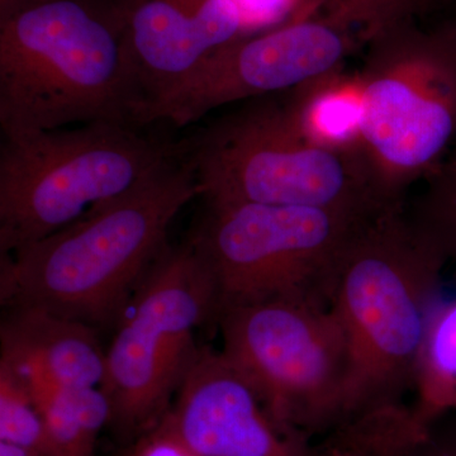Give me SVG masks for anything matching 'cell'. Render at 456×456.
<instances>
[{"instance_id": "9c48e42d", "label": "cell", "mask_w": 456, "mask_h": 456, "mask_svg": "<svg viewBox=\"0 0 456 456\" xmlns=\"http://www.w3.org/2000/svg\"><path fill=\"white\" fill-rule=\"evenodd\" d=\"M211 278L189 240L167 245L113 327L102 382L110 428L136 443L160 424L200 346L194 332L215 323Z\"/></svg>"}, {"instance_id": "44dd1931", "label": "cell", "mask_w": 456, "mask_h": 456, "mask_svg": "<svg viewBox=\"0 0 456 456\" xmlns=\"http://www.w3.org/2000/svg\"><path fill=\"white\" fill-rule=\"evenodd\" d=\"M128 456H197L191 449L171 434L164 426L158 425L134 443Z\"/></svg>"}, {"instance_id": "ba28073f", "label": "cell", "mask_w": 456, "mask_h": 456, "mask_svg": "<svg viewBox=\"0 0 456 456\" xmlns=\"http://www.w3.org/2000/svg\"><path fill=\"white\" fill-rule=\"evenodd\" d=\"M224 358L278 422L312 440L350 424L346 336L331 305L274 298L218 311Z\"/></svg>"}, {"instance_id": "3957f363", "label": "cell", "mask_w": 456, "mask_h": 456, "mask_svg": "<svg viewBox=\"0 0 456 456\" xmlns=\"http://www.w3.org/2000/svg\"><path fill=\"white\" fill-rule=\"evenodd\" d=\"M448 260L404 202L369 216L354 233L331 298L349 347L351 422L406 404Z\"/></svg>"}, {"instance_id": "5b68a950", "label": "cell", "mask_w": 456, "mask_h": 456, "mask_svg": "<svg viewBox=\"0 0 456 456\" xmlns=\"http://www.w3.org/2000/svg\"><path fill=\"white\" fill-rule=\"evenodd\" d=\"M139 128L93 123L3 136L0 255L53 235L182 159L180 143Z\"/></svg>"}, {"instance_id": "e0dca14e", "label": "cell", "mask_w": 456, "mask_h": 456, "mask_svg": "<svg viewBox=\"0 0 456 456\" xmlns=\"http://www.w3.org/2000/svg\"><path fill=\"white\" fill-rule=\"evenodd\" d=\"M0 441L50 456L49 441L25 377L0 359Z\"/></svg>"}, {"instance_id": "ac0fdd59", "label": "cell", "mask_w": 456, "mask_h": 456, "mask_svg": "<svg viewBox=\"0 0 456 456\" xmlns=\"http://www.w3.org/2000/svg\"><path fill=\"white\" fill-rule=\"evenodd\" d=\"M426 180L428 189L410 212L452 259L456 257V143Z\"/></svg>"}, {"instance_id": "8fae6325", "label": "cell", "mask_w": 456, "mask_h": 456, "mask_svg": "<svg viewBox=\"0 0 456 456\" xmlns=\"http://www.w3.org/2000/svg\"><path fill=\"white\" fill-rule=\"evenodd\" d=\"M197 456H312L314 440L278 422L221 351L200 346L160 424Z\"/></svg>"}, {"instance_id": "603a6c76", "label": "cell", "mask_w": 456, "mask_h": 456, "mask_svg": "<svg viewBox=\"0 0 456 456\" xmlns=\"http://www.w3.org/2000/svg\"><path fill=\"white\" fill-rule=\"evenodd\" d=\"M0 456H45L35 450L22 448L13 444L0 441Z\"/></svg>"}, {"instance_id": "277c9868", "label": "cell", "mask_w": 456, "mask_h": 456, "mask_svg": "<svg viewBox=\"0 0 456 456\" xmlns=\"http://www.w3.org/2000/svg\"><path fill=\"white\" fill-rule=\"evenodd\" d=\"M204 203L314 207L371 213L391 206L364 156L311 139L284 94L248 101L180 142Z\"/></svg>"}, {"instance_id": "7a4b0ae2", "label": "cell", "mask_w": 456, "mask_h": 456, "mask_svg": "<svg viewBox=\"0 0 456 456\" xmlns=\"http://www.w3.org/2000/svg\"><path fill=\"white\" fill-rule=\"evenodd\" d=\"M200 196L184 159L53 235L2 255L3 307H37L113 329L167 248L176 216Z\"/></svg>"}, {"instance_id": "4fadbf2b", "label": "cell", "mask_w": 456, "mask_h": 456, "mask_svg": "<svg viewBox=\"0 0 456 456\" xmlns=\"http://www.w3.org/2000/svg\"><path fill=\"white\" fill-rule=\"evenodd\" d=\"M5 310L0 325V359L56 386H102L106 350L99 340V330L37 307Z\"/></svg>"}, {"instance_id": "6da1fadb", "label": "cell", "mask_w": 456, "mask_h": 456, "mask_svg": "<svg viewBox=\"0 0 456 456\" xmlns=\"http://www.w3.org/2000/svg\"><path fill=\"white\" fill-rule=\"evenodd\" d=\"M142 104L117 0H14L0 11L3 136L139 127Z\"/></svg>"}, {"instance_id": "9a60e30c", "label": "cell", "mask_w": 456, "mask_h": 456, "mask_svg": "<svg viewBox=\"0 0 456 456\" xmlns=\"http://www.w3.org/2000/svg\"><path fill=\"white\" fill-rule=\"evenodd\" d=\"M283 94L288 110L311 139L362 152V99L356 75L349 77L340 69Z\"/></svg>"}, {"instance_id": "d4e9b609", "label": "cell", "mask_w": 456, "mask_h": 456, "mask_svg": "<svg viewBox=\"0 0 456 456\" xmlns=\"http://www.w3.org/2000/svg\"><path fill=\"white\" fill-rule=\"evenodd\" d=\"M13 2L14 0H0V11L9 7V5H11Z\"/></svg>"}, {"instance_id": "ffe728a7", "label": "cell", "mask_w": 456, "mask_h": 456, "mask_svg": "<svg viewBox=\"0 0 456 456\" xmlns=\"http://www.w3.org/2000/svg\"><path fill=\"white\" fill-rule=\"evenodd\" d=\"M244 18L246 36L277 27L292 17L305 0H232Z\"/></svg>"}, {"instance_id": "7c38bea8", "label": "cell", "mask_w": 456, "mask_h": 456, "mask_svg": "<svg viewBox=\"0 0 456 456\" xmlns=\"http://www.w3.org/2000/svg\"><path fill=\"white\" fill-rule=\"evenodd\" d=\"M117 2L143 95L141 110L184 82L216 51L246 36L232 0Z\"/></svg>"}, {"instance_id": "2e32d148", "label": "cell", "mask_w": 456, "mask_h": 456, "mask_svg": "<svg viewBox=\"0 0 456 456\" xmlns=\"http://www.w3.org/2000/svg\"><path fill=\"white\" fill-rule=\"evenodd\" d=\"M412 393L411 412L426 431L456 411V296L437 301L432 308L417 359Z\"/></svg>"}, {"instance_id": "cb8c5ba5", "label": "cell", "mask_w": 456, "mask_h": 456, "mask_svg": "<svg viewBox=\"0 0 456 456\" xmlns=\"http://www.w3.org/2000/svg\"><path fill=\"white\" fill-rule=\"evenodd\" d=\"M446 2H448V0H419V13L432 11V9L440 7L441 4Z\"/></svg>"}, {"instance_id": "d6986e66", "label": "cell", "mask_w": 456, "mask_h": 456, "mask_svg": "<svg viewBox=\"0 0 456 456\" xmlns=\"http://www.w3.org/2000/svg\"><path fill=\"white\" fill-rule=\"evenodd\" d=\"M393 455L395 445L388 426L374 417H364L314 441L312 456Z\"/></svg>"}, {"instance_id": "30bf717a", "label": "cell", "mask_w": 456, "mask_h": 456, "mask_svg": "<svg viewBox=\"0 0 456 456\" xmlns=\"http://www.w3.org/2000/svg\"><path fill=\"white\" fill-rule=\"evenodd\" d=\"M345 60L338 35L321 18L298 11L216 51L184 82L145 104L139 125L184 127L217 108L289 92L340 70Z\"/></svg>"}, {"instance_id": "8992f818", "label": "cell", "mask_w": 456, "mask_h": 456, "mask_svg": "<svg viewBox=\"0 0 456 456\" xmlns=\"http://www.w3.org/2000/svg\"><path fill=\"white\" fill-rule=\"evenodd\" d=\"M364 53L360 149L383 200L403 202L456 143V26L422 28L408 17Z\"/></svg>"}, {"instance_id": "52a82bcc", "label": "cell", "mask_w": 456, "mask_h": 456, "mask_svg": "<svg viewBox=\"0 0 456 456\" xmlns=\"http://www.w3.org/2000/svg\"><path fill=\"white\" fill-rule=\"evenodd\" d=\"M374 213L206 203L188 240L215 288L216 316L222 308L274 298L331 305L345 250Z\"/></svg>"}, {"instance_id": "5bb4252c", "label": "cell", "mask_w": 456, "mask_h": 456, "mask_svg": "<svg viewBox=\"0 0 456 456\" xmlns=\"http://www.w3.org/2000/svg\"><path fill=\"white\" fill-rule=\"evenodd\" d=\"M20 373L44 422L50 456H93L99 434L110 424V401L101 387L68 388Z\"/></svg>"}, {"instance_id": "7402d4cb", "label": "cell", "mask_w": 456, "mask_h": 456, "mask_svg": "<svg viewBox=\"0 0 456 456\" xmlns=\"http://www.w3.org/2000/svg\"><path fill=\"white\" fill-rule=\"evenodd\" d=\"M404 456H456V446L444 445L435 437L434 428L424 440L417 443Z\"/></svg>"}]
</instances>
